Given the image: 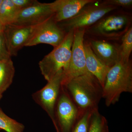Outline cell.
<instances>
[{
	"instance_id": "obj_1",
	"label": "cell",
	"mask_w": 132,
	"mask_h": 132,
	"mask_svg": "<svg viewBox=\"0 0 132 132\" xmlns=\"http://www.w3.org/2000/svg\"><path fill=\"white\" fill-rule=\"evenodd\" d=\"M62 86L81 114L88 110L98 109L99 103L103 98V88L90 73L73 78Z\"/></svg>"
},
{
	"instance_id": "obj_2",
	"label": "cell",
	"mask_w": 132,
	"mask_h": 132,
	"mask_svg": "<svg viewBox=\"0 0 132 132\" xmlns=\"http://www.w3.org/2000/svg\"><path fill=\"white\" fill-rule=\"evenodd\" d=\"M123 93H132L131 62L120 60L109 69L103 87V98L107 106L114 105Z\"/></svg>"
},
{
	"instance_id": "obj_3",
	"label": "cell",
	"mask_w": 132,
	"mask_h": 132,
	"mask_svg": "<svg viewBox=\"0 0 132 132\" xmlns=\"http://www.w3.org/2000/svg\"><path fill=\"white\" fill-rule=\"evenodd\" d=\"M74 31L66 34L64 40L39 62L42 74L47 81L61 70L64 72L68 67L71 55Z\"/></svg>"
},
{
	"instance_id": "obj_4",
	"label": "cell",
	"mask_w": 132,
	"mask_h": 132,
	"mask_svg": "<svg viewBox=\"0 0 132 132\" xmlns=\"http://www.w3.org/2000/svg\"><path fill=\"white\" fill-rule=\"evenodd\" d=\"M117 7L97 1L86 5L71 19L57 24L66 33L72 30L86 29L94 25L109 12L117 9Z\"/></svg>"
},
{
	"instance_id": "obj_5",
	"label": "cell",
	"mask_w": 132,
	"mask_h": 132,
	"mask_svg": "<svg viewBox=\"0 0 132 132\" xmlns=\"http://www.w3.org/2000/svg\"><path fill=\"white\" fill-rule=\"evenodd\" d=\"M131 16L128 14L113 15L103 17L85 29V34L106 39H116L123 36L131 27Z\"/></svg>"
},
{
	"instance_id": "obj_6",
	"label": "cell",
	"mask_w": 132,
	"mask_h": 132,
	"mask_svg": "<svg viewBox=\"0 0 132 132\" xmlns=\"http://www.w3.org/2000/svg\"><path fill=\"white\" fill-rule=\"evenodd\" d=\"M55 114L57 132H72L81 115L78 107L62 86L55 106Z\"/></svg>"
},
{
	"instance_id": "obj_7",
	"label": "cell",
	"mask_w": 132,
	"mask_h": 132,
	"mask_svg": "<svg viewBox=\"0 0 132 132\" xmlns=\"http://www.w3.org/2000/svg\"><path fill=\"white\" fill-rule=\"evenodd\" d=\"M85 29H80L74 31L71 60L67 70L63 72L62 86L73 78L89 73L86 67L84 50Z\"/></svg>"
},
{
	"instance_id": "obj_8",
	"label": "cell",
	"mask_w": 132,
	"mask_h": 132,
	"mask_svg": "<svg viewBox=\"0 0 132 132\" xmlns=\"http://www.w3.org/2000/svg\"><path fill=\"white\" fill-rule=\"evenodd\" d=\"M63 76V70L59 71L42 89L32 95L33 100L46 112L55 127L56 126L55 110L62 86Z\"/></svg>"
},
{
	"instance_id": "obj_9",
	"label": "cell",
	"mask_w": 132,
	"mask_h": 132,
	"mask_svg": "<svg viewBox=\"0 0 132 132\" xmlns=\"http://www.w3.org/2000/svg\"><path fill=\"white\" fill-rule=\"evenodd\" d=\"M66 34L55 21L53 16L36 26L32 36L25 46L47 44L55 48L63 42Z\"/></svg>"
},
{
	"instance_id": "obj_10",
	"label": "cell",
	"mask_w": 132,
	"mask_h": 132,
	"mask_svg": "<svg viewBox=\"0 0 132 132\" xmlns=\"http://www.w3.org/2000/svg\"><path fill=\"white\" fill-rule=\"evenodd\" d=\"M52 3H35L20 10L13 24L17 26H34L41 24L54 16Z\"/></svg>"
},
{
	"instance_id": "obj_11",
	"label": "cell",
	"mask_w": 132,
	"mask_h": 132,
	"mask_svg": "<svg viewBox=\"0 0 132 132\" xmlns=\"http://www.w3.org/2000/svg\"><path fill=\"white\" fill-rule=\"evenodd\" d=\"M37 25L20 26L10 24L5 26L3 32L8 50L11 57L16 56L19 50L25 46Z\"/></svg>"
},
{
	"instance_id": "obj_12",
	"label": "cell",
	"mask_w": 132,
	"mask_h": 132,
	"mask_svg": "<svg viewBox=\"0 0 132 132\" xmlns=\"http://www.w3.org/2000/svg\"><path fill=\"white\" fill-rule=\"evenodd\" d=\"M89 44L98 59L109 68L120 60V46L101 39H92Z\"/></svg>"
},
{
	"instance_id": "obj_13",
	"label": "cell",
	"mask_w": 132,
	"mask_h": 132,
	"mask_svg": "<svg viewBox=\"0 0 132 132\" xmlns=\"http://www.w3.org/2000/svg\"><path fill=\"white\" fill-rule=\"evenodd\" d=\"M96 0H57L52 2L54 11V19L57 23L71 19L82 8Z\"/></svg>"
},
{
	"instance_id": "obj_14",
	"label": "cell",
	"mask_w": 132,
	"mask_h": 132,
	"mask_svg": "<svg viewBox=\"0 0 132 132\" xmlns=\"http://www.w3.org/2000/svg\"><path fill=\"white\" fill-rule=\"evenodd\" d=\"M84 47L87 71L96 78L103 88L107 74L110 68L98 59L89 43L84 42Z\"/></svg>"
},
{
	"instance_id": "obj_15",
	"label": "cell",
	"mask_w": 132,
	"mask_h": 132,
	"mask_svg": "<svg viewBox=\"0 0 132 132\" xmlns=\"http://www.w3.org/2000/svg\"><path fill=\"white\" fill-rule=\"evenodd\" d=\"M15 69L12 59L0 61V93L3 94L12 85Z\"/></svg>"
},
{
	"instance_id": "obj_16",
	"label": "cell",
	"mask_w": 132,
	"mask_h": 132,
	"mask_svg": "<svg viewBox=\"0 0 132 132\" xmlns=\"http://www.w3.org/2000/svg\"><path fill=\"white\" fill-rule=\"evenodd\" d=\"M19 12L12 0H2L0 8V21L5 26L13 24Z\"/></svg>"
},
{
	"instance_id": "obj_17",
	"label": "cell",
	"mask_w": 132,
	"mask_h": 132,
	"mask_svg": "<svg viewBox=\"0 0 132 132\" xmlns=\"http://www.w3.org/2000/svg\"><path fill=\"white\" fill-rule=\"evenodd\" d=\"M88 132H109L107 120L100 113L98 109L92 112Z\"/></svg>"
},
{
	"instance_id": "obj_18",
	"label": "cell",
	"mask_w": 132,
	"mask_h": 132,
	"mask_svg": "<svg viewBox=\"0 0 132 132\" xmlns=\"http://www.w3.org/2000/svg\"><path fill=\"white\" fill-rule=\"evenodd\" d=\"M25 126L12 119L0 108V129L6 132H24Z\"/></svg>"
},
{
	"instance_id": "obj_19",
	"label": "cell",
	"mask_w": 132,
	"mask_h": 132,
	"mask_svg": "<svg viewBox=\"0 0 132 132\" xmlns=\"http://www.w3.org/2000/svg\"><path fill=\"white\" fill-rule=\"evenodd\" d=\"M121 45L120 46L121 60L123 61H129L132 50V27L129 28L122 36Z\"/></svg>"
},
{
	"instance_id": "obj_20",
	"label": "cell",
	"mask_w": 132,
	"mask_h": 132,
	"mask_svg": "<svg viewBox=\"0 0 132 132\" xmlns=\"http://www.w3.org/2000/svg\"><path fill=\"white\" fill-rule=\"evenodd\" d=\"M93 111L88 110L81 114L72 132H88L90 118Z\"/></svg>"
},
{
	"instance_id": "obj_21",
	"label": "cell",
	"mask_w": 132,
	"mask_h": 132,
	"mask_svg": "<svg viewBox=\"0 0 132 132\" xmlns=\"http://www.w3.org/2000/svg\"><path fill=\"white\" fill-rule=\"evenodd\" d=\"M11 56L8 50L4 32L0 33V61L11 59Z\"/></svg>"
},
{
	"instance_id": "obj_22",
	"label": "cell",
	"mask_w": 132,
	"mask_h": 132,
	"mask_svg": "<svg viewBox=\"0 0 132 132\" xmlns=\"http://www.w3.org/2000/svg\"><path fill=\"white\" fill-rule=\"evenodd\" d=\"M105 5H111L118 7H130L132 5V0H105L102 2Z\"/></svg>"
},
{
	"instance_id": "obj_23",
	"label": "cell",
	"mask_w": 132,
	"mask_h": 132,
	"mask_svg": "<svg viewBox=\"0 0 132 132\" xmlns=\"http://www.w3.org/2000/svg\"><path fill=\"white\" fill-rule=\"evenodd\" d=\"M12 2L19 11L32 6L37 2L36 0H12Z\"/></svg>"
},
{
	"instance_id": "obj_24",
	"label": "cell",
	"mask_w": 132,
	"mask_h": 132,
	"mask_svg": "<svg viewBox=\"0 0 132 132\" xmlns=\"http://www.w3.org/2000/svg\"><path fill=\"white\" fill-rule=\"evenodd\" d=\"M5 26L3 25L1 22L0 21V33L3 32L5 29Z\"/></svg>"
},
{
	"instance_id": "obj_25",
	"label": "cell",
	"mask_w": 132,
	"mask_h": 132,
	"mask_svg": "<svg viewBox=\"0 0 132 132\" xmlns=\"http://www.w3.org/2000/svg\"><path fill=\"white\" fill-rule=\"evenodd\" d=\"M3 97V95L2 94H1L0 93V101H1V99Z\"/></svg>"
},
{
	"instance_id": "obj_26",
	"label": "cell",
	"mask_w": 132,
	"mask_h": 132,
	"mask_svg": "<svg viewBox=\"0 0 132 132\" xmlns=\"http://www.w3.org/2000/svg\"><path fill=\"white\" fill-rule=\"evenodd\" d=\"M2 0H0V8H1V5L2 3Z\"/></svg>"
},
{
	"instance_id": "obj_27",
	"label": "cell",
	"mask_w": 132,
	"mask_h": 132,
	"mask_svg": "<svg viewBox=\"0 0 132 132\" xmlns=\"http://www.w3.org/2000/svg\"><path fill=\"white\" fill-rule=\"evenodd\" d=\"M1 129H0V131H1Z\"/></svg>"
}]
</instances>
